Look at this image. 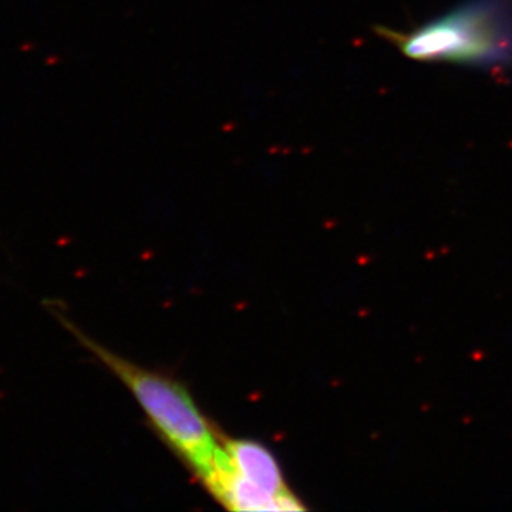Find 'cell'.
Segmentation results:
<instances>
[{"label": "cell", "mask_w": 512, "mask_h": 512, "mask_svg": "<svg viewBox=\"0 0 512 512\" xmlns=\"http://www.w3.org/2000/svg\"><path fill=\"white\" fill-rule=\"evenodd\" d=\"M43 306L80 346L92 353L130 390L161 439L183 460L207 491L210 490L227 468L228 454L210 421L201 413L183 384L173 377L138 366L101 345L74 323L62 302L46 299Z\"/></svg>", "instance_id": "6da1fadb"}, {"label": "cell", "mask_w": 512, "mask_h": 512, "mask_svg": "<svg viewBox=\"0 0 512 512\" xmlns=\"http://www.w3.org/2000/svg\"><path fill=\"white\" fill-rule=\"evenodd\" d=\"M376 33L419 62L512 69V0H464L409 32Z\"/></svg>", "instance_id": "7a4b0ae2"}, {"label": "cell", "mask_w": 512, "mask_h": 512, "mask_svg": "<svg viewBox=\"0 0 512 512\" xmlns=\"http://www.w3.org/2000/svg\"><path fill=\"white\" fill-rule=\"evenodd\" d=\"M231 470L242 480L281 501L285 511H303L305 505L295 497L286 484L284 474L274 454L252 440L224 441Z\"/></svg>", "instance_id": "3957f363"}]
</instances>
